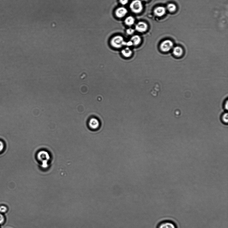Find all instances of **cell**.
I'll return each instance as SVG.
<instances>
[{"label":"cell","mask_w":228,"mask_h":228,"mask_svg":"<svg viewBox=\"0 0 228 228\" xmlns=\"http://www.w3.org/2000/svg\"><path fill=\"white\" fill-rule=\"evenodd\" d=\"M38 159L41 162L42 167L46 168L48 167V161L50 159V156L47 152L45 151H40L37 155Z\"/></svg>","instance_id":"6da1fadb"},{"label":"cell","mask_w":228,"mask_h":228,"mask_svg":"<svg viewBox=\"0 0 228 228\" xmlns=\"http://www.w3.org/2000/svg\"><path fill=\"white\" fill-rule=\"evenodd\" d=\"M126 42L124 41L123 38L121 36H116L112 39L111 45L114 48H120L125 46Z\"/></svg>","instance_id":"7a4b0ae2"},{"label":"cell","mask_w":228,"mask_h":228,"mask_svg":"<svg viewBox=\"0 0 228 228\" xmlns=\"http://www.w3.org/2000/svg\"><path fill=\"white\" fill-rule=\"evenodd\" d=\"M130 7L133 12L135 14H138L142 11L143 5L140 0H134L131 3Z\"/></svg>","instance_id":"3957f363"},{"label":"cell","mask_w":228,"mask_h":228,"mask_svg":"<svg viewBox=\"0 0 228 228\" xmlns=\"http://www.w3.org/2000/svg\"><path fill=\"white\" fill-rule=\"evenodd\" d=\"M174 47V44L169 40H166L162 42L160 46V48L162 52H167L172 50Z\"/></svg>","instance_id":"277c9868"},{"label":"cell","mask_w":228,"mask_h":228,"mask_svg":"<svg viewBox=\"0 0 228 228\" xmlns=\"http://www.w3.org/2000/svg\"><path fill=\"white\" fill-rule=\"evenodd\" d=\"M157 228H177L176 224L172 221L165 220L161 222L157 225Z\"/></svg>","instance_id":"5b68a950"},{"label":"cell","mask_w":228,"mask_h":228,"mask_svg":"<svg viewBox=\"0 0 228 228\" xmlns=\"http://www.w3.org/2000/svg\"><path fill=\"white\" fill-rule=\"evenodd\" d=\"M88 126L92 130H97L100 127V122L96 118H92L88 122Z\"/></svg>","instance_id":"8992f818"},{"label":"cell","mask_w":228,"mask_h":228,"mask_svg":"<svg viewBox=\"0 0 228 228\" xmlns=\"http://www.w3.org/2000/svg\"><path fill=\"white\" fill-rule=\"evenodd\" d=\"M135 28L139 32L143 33L147 30L148 26L146 23L142 22H139L136 25Z\"/></svg>","instance_id":"52a82bcc"},{"label":"cell","mask_w":228,"mask_h":228,"mask_svg":"<svg viewBox=\"0 0 228 228\" xmlns=\"http://www.w3.org/2000/svg\"><path fill=\"white\" fill-rule=\"evenodd\" d=\"M127 10L125 8L120 7L116 10V14L118 18L123 17L127 14Z\"/></svg>","instance_id":"ba28073f"},{"label":"cell","mask_w":228,"mask_h":228,"mask_svg":"<svg viewBox=\"0 0 228 228\" xmlns=\"http://www.w3.org/2000/svg\"><path fill=\"white\" fill-rule=\"evenodd\" d=\"M173 53L175 56L177 57H180L183 55V51L182 48L179 46H176L173 49Z\"/></svg>","instance_id":"9c48e42d"},{"label":"cell","mask_w":228,"mask_h":228,"mask_svg":"<svg viewBox=\"0 0 228 228\" xmlns=\"http://www.w3.org/2000/svg\"><path fill=\"white\" fill-rule=\"evenodd\" d=\"M166 11L165 8L162 7H159L156 8L154 10L155 15L158 16H161L165 14Z\"/></svg>","instance_id":"30bf717a"},{"label":"cell","mask_w":228,"mask_h":228,"mask_svg":"<svg viewBox=\"0 0 228 228\" xmlns=\"http://www.w3.org/2000/svg\"><path fill=\"white\" fill-rule=\"evenodd\" d=\"M121 53L126 58H129L132 56V52L129 48L127 47L122 50Z\"/></svg>","instance_id":"8fae6325"},{"label":"cell","mask_w":228,"mask_h":228,"mask_svg":"<svg viewBox=\"0 0 228 228\" xmlns=\"http://www.w3.org/2000/svg\"><path fill=\"white\" fill-rule=\"evenodd\" d=\"M131 41L132 42L133 45L137 46L140 43L141 39L139 35H134L131 38Z\"/></svg>","instance_id":"7c38bea8"},{"label":"cell","mask_w":228,"mask_h":228,"mask_svg":"<svg viewBox=\"0 0 228 228\" xmlns=\"http://www.w3.org/2000/svg\"><path fill=\"white\" fill-rule=\"evenodd\" d=\"M125 23L129 26H132L135 23V19L132 16H128L125 20Z\"/></svg>","instance_id":"4fadbf2b"},{"label":"cell","mask_w":228,"mask_h":228,"mask_svg":"<svg viewBox=\"0 0 228 228\" xmlns=\"http://www.w3.org/2000/svg\"><path fill=\"white\" fill-rule=\"evenodd\" d=\"M221 121L224 124H227L228 121L227 113H224L221 117Z\"/></svg>","instance_id":"5bb4252c"},{"label":"cell","mask_w":228,"mask_h":228,"mask_svg":"<svg viewBox=\"0 0 228 228\" xmlns=\"http://www.w3.org/2000/svg\"><path fill=\"white\" fill-rule=\"evenodd\" d=\"M167 8L169 11L171 12L175 11L176 9V5L172 3L169 4L167 5Z\"/></svg>","instance_id":"9a60e30c"},{"label":"cell","mask_w":228,"mask_h":228,"mask_svg":"<svg viewBox=\"0 0 228 228\" xmlns=\"http://www.w3.org/2000/svg\"><path fill=\"white\" fill-rule=\"evenodd\" d=\"M7 208L6 206H0V213H4L7 212Z\"/></svg>","instance_id":"2e32d148"},{"label":"cell","mask_w":228,"mask_h":228,"mask_svg":"<svg viewBox=\"0 0 228 228\" xmlns=\"http://www.w3.org/2000/svg\"><path fill=\"white\" fill-rule=\"evenodd\" d=\"M134 29L132 28H129L126 30V33L129 35H131L134 33Z\"/></svg>","instance_id":"e0dca14e"},{"label":"cell","mask_w":228,"mask_h":228,"mask_svg":"<svg viewBox=\"0 0 228 228\" xmlns=\"http://www.w3.org/2000/svg\"><path fill=\"white\" fill-rule=\"evenodd\" d=\"M5 217L3 215L0 213V224L3 223L5 221Z\"/></svg>","instance_id":"ac0fdd59"},{"label":"cell","mask_w":228,"mask_h":228,"mask_svg":"<svg viewBox=\"0 0 228 228\" xmlns=\"http://www.w3.org/2000/svg\"><path fill=\"white\" fill-rule=\"evenodd\" d=\"M120 1L122 5H125L128 3L129 0H120Z\"/></svg>","instance_id":"d6986e66"},{"label":"cell","mask_w":228,"mask_h":228,"mask_svg":"<svg viewBox=\"0 0 228 228\" xmlns=\"http://www.w3.org/2000/svg\"><path fill=\"white\" fill-rule=\"evenodd\" d=\"M133 45V44L132 42L131 41L126 42L125 46L129 47V46H132Z\"/></svg>","instance_id":"ffe728a7"},{"label":"cell","mask_w":228,"mask_h":228,"mask_svg":"<svg viewBox=\"0 0 228 228\" xmlns=\"http://www.w3.org/2000/svg\"><path fill=\"white\" fill-rule=\"evenodd\" d=\"M4 145L3 142L1 141H0V152L3 150V149Z\"/></svg>","instance_id":"44dd1931"},{"label":"cell","mask_w":228,"mask_h":228,"mask_svg":"<svg viewBox=\"0 0 228 228\" xmlns=\"http://www.w3.org/2000/svg\"><path fill=\"white\" fill-rule=\"evenodd\" d=\"M225 109L227 110L228 109V102L227 100V101L225 103Z\"/></svg>","instance_id":"7402d4cb"},{"label":"cell","mask_w":228,"mask_h":228,"mask_svg":"<svg viewBox=\"0 0 228 228\" xmlns=\"http://www.w3.org/2000/svg\"><path fill=\"white\" fill-rule=\"evenodd\" d=\"M144 1H148V0H144Z\"/></svg>","instance_id":"603a6c76"}]
</instances>
